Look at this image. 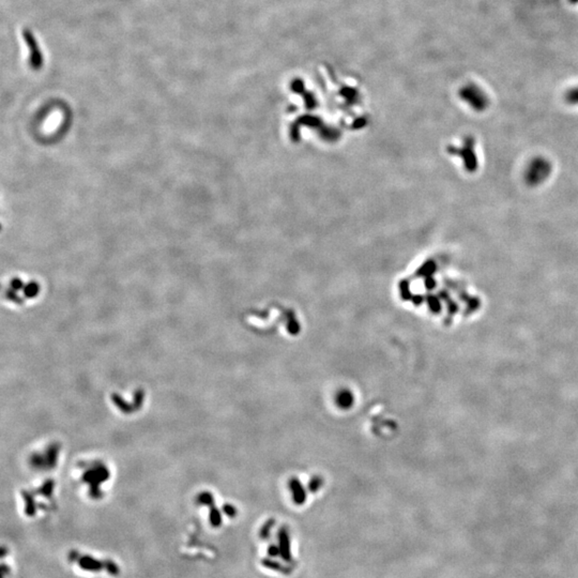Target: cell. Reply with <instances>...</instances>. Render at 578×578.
<instances>
[{"mask_svg":"<svg viewBox=\"0 0 578 578\" xmlns=\"http://www.w3.org/2000/svg\"><path fill=\"white\" fill-rule=\"evenodd\" d=\"M23 38L26 42V44H27L29 47L31 66L35 69L41 68L42 63H43V57H42L41 51H40L39 45H38V42H36L34 35L31 34L28 29H24L23 30Z\"/></svg>","mask_w":578,"mask_h":578,"instance_id":"2","label":"cell"},{"mask_svg":"<svg viewBox=\"0 0 578 578\" xmlns=\"http://www.w3.org/2000/svg\"><path fill=\"white\" fill-rule=\"evenodd\" d=\"M79 566L84 570L99 571L102 569V567H104V563H101L98 560L90 558L89 556H84L83 558L79 560Z\"/></svg>","mask_w":578,"mask_h":578,"instance_id":"3","label":"cell"},{"mask_svg":"<svg viewBox=\"0 0 578 578\" xmlns=\"http://www.w3.org/2000/svg\"><path fill=\"white\" fill-rule=\"evenodd\" d=\"M572 2H578V0H571Z\"/></svg>","mask_w":578,"mask_h":578,"instance_id":"5","label":"cell"},{"mask_svg":"<svg viewBox=\"0 0 578 578\" xmlns=\"http://www.w3.org/2000/svg\"><path fill=\"white\" fill-rule=\"evenodd\" d=\"M460 97L474 109H484L487 106V97L476 85L470 84L460 90Z\"/></svg>","mask_w":578,"mask_h":578,"instance_id":"1","label":"cell"},{"mask_svg":"<svg viewBox=\"0 0 578 578\" xmlns=\"http://www.w3.org/2000/svg\"><path fill=\"white\" fill-rule=\"evenodd\" d=\"M566 100L572 104H578V88L570 90L566 94Z\"/></svg>","mask_w":578,"mask_h":578,"instance_id":"4","label":"cell"}]
</instances>
